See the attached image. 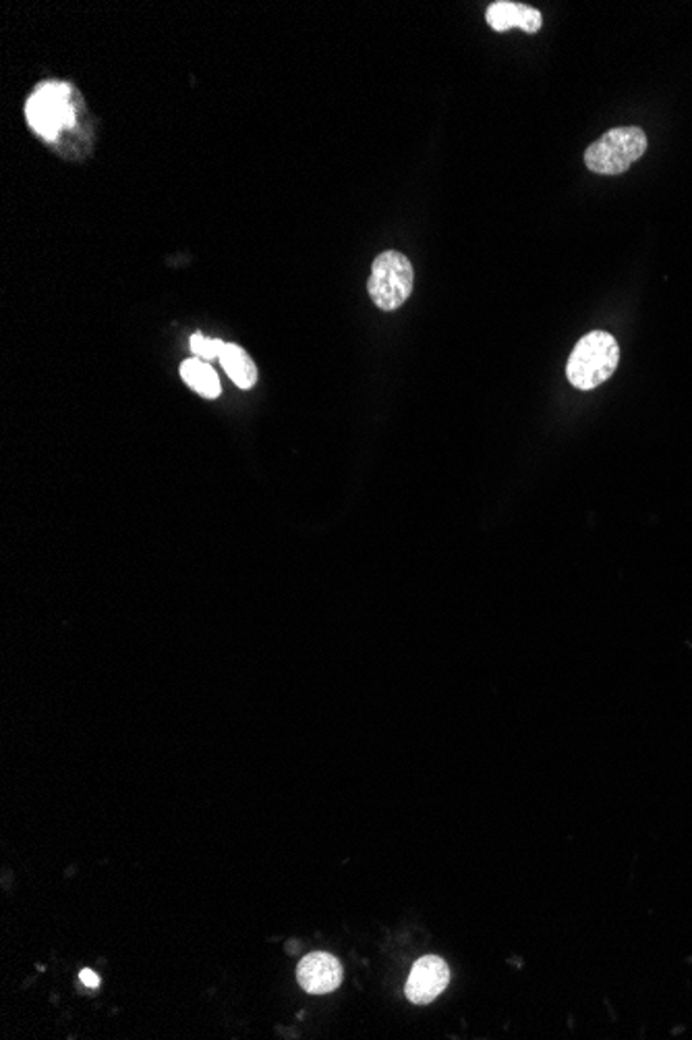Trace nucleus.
<instances>
[{"label":"nucleus","mask_w":692,"mask_h":1040,"mask_svg":"<svg viewBox=\"0 0 692 1040\" xmlns=\"http://www.w3.org/2000/svg\"><path fill=\"white\" fill-rule=\"evenodd\" d=\"M620 362L618 341L610 333L593 331L585 334L572 350L566 376L578 391H593L610 380Z\"/></svg>","instance_id":"obj_1"},{"label":"nucleus","mask_w":692,"mask_h":1040,"mask_svg":"<svg viewBox=\"0 0 692 1040\" xmlns=\"http://www.w3.org/2000/svg\"><path fill=\"white\" fill-rule=\"evenodd\" d=\"M649 140L641 127H616L585 152V165L597 175H620L643 158Z\"/></svg>","instance_id":"obj_2"},{"label":"nucleus","mask_w":692,"mask_h":1040,"mask_svg":"<svg viewBox=\"0 0 692 1040\" xmlns=\"http://www.w3.org/2000/svg\"><path fill=\"white\" fill-rule=\"evenodd\" d=\"M73 87L62 82H46L36 87L27 101V121L44 140L59 138L64 129L75 126L77 108L73 105Z\"/></svg>","instance_id":"obj_3"},{"label":"nucleus","mask_w":692,"mask_h":1040,"mask_svg":"<svg viewBox=\"0 0 692 1040\" xmlns=\"http://www.w3.org/2000/svg\"><path fill=\"white\" fill-rule=\"evenodd\" d=\"M415 272L413 264L401 251H382L371 267V276L367 281V292L371 302L384 310H398L413 293Z\"/></svg>","instance_id":"obj_4"},{"label":"nucleus","mask_w":692,"mask_h":1040,"mask_svg":"<svg viewBox=\"0 0 692 1040\" xmlns=\"http://www.w3.org/2000/svg\"><path fill=\"white\" fill-rule=\"evenodd\" d=\"M450 970L442 957L426 956L415 961L407 980V997L410 1003L426 1005L440 997L449 986Z\"/></svg>","instance_id":"obj_5"},{"label":"nucleus","mask_w":692,"mask_h":1040,"mask_svg":"<svg viewBox=\"0 0 692 1040\" xmlns=\"http://www.w3.org/2000/svg\"><path fill=\"white\" fill-rule=\"evenodd\" d=\"M345 977L343 964L330 954L315 952L301 959L297 968L299 984L311 995H326L341 986Z\"/></svg>","instance_id":"obj_6"},{"label":"nucleus","mask_w":692,"mask_h":1040,"mask_svg":"<svg viewBox=\"0 0 692 1040\" xmlns=\"http://www.w3.org/2000/svg\"><path fill=\"white\" fill-rule=\"evenodd\" d=\"M486 17H488L489 27L496 32H509L512 27H521L527 34H537L544 23V17L537 9L518 4V2H510V0H498L489 4Z\"/></svg>","instance_id":"obj_7"},{"label":"nucleus","mask_w":692,"mask_h":1040,"mask_svg":"<svg viewBox=\"0 0 692 1040\" xmlns=\"http://www.w3.org/2000/svg\"><path fill=\"white\" fill-rule=\"evenodd\" d=\"M218 359H220L226 375L230 376V380L239 389H251L258 382V368H255L253 359L249 357L243 347H239L235 343H225V350H223Z\"/></svg>","instance_id":"obj_8"},{"label":"nucleus","mask_w":692,"mask_h":1040,"mask_svg":"<svg viewBox=\"0 0 692 1040\" xmlns=\"http://www.w3.org/2000/svg\"><path fill=\"white\" fill-rule=\"evenodd\" d=\"M181 376H183L184 385L191 391H195L198 395L205 397V399H216L223 393L218 375L214 373V368L210 364H205L202 359L193 357V359L183 362Z\"/></svg>","instance_id":"obj_9"},{"label":"nucleus","mask_w":692,"mask_h":1040,"mask_svg":"<svg viewBox=\"0 0 692 1040\" xmlns=\"http://www.w3.org/2000/svg\"><path fill=\"white\" fill-rule=\"evenodd\" d=\"M191 350H193V354L200 355L205 362H210L214 357H220L223 350H225V343L218 341V339H207L202 333H195L191 336Z\"/></svg>","instance_id":"obj_10"},{"label":"nucleus","mask_w":692,"mask_h":1040,"mask_svg":"<svg viewBox=\"0 0 692 1040\" xmlns=\"http://www.w3.org/2000/svg\"><path fill=\"white\" fill-rule=\"evenodd\" d=\"M80 980H82L83 986H87V989H98V986H100V977H98L94 970H90V968L82 970Z\"/></svg>","instance_id":"obj_11"}]
</instances>
